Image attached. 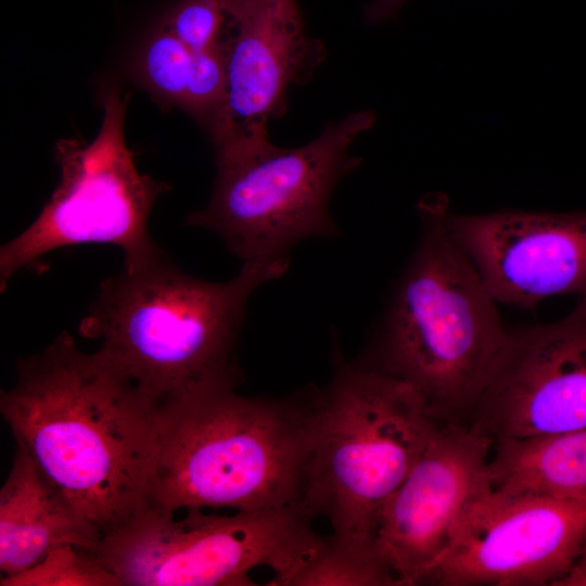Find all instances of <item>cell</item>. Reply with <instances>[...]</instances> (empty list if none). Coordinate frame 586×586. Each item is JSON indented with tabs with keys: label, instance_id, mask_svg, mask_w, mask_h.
I'll use <instances>...</instances> for the list:
<instances>
[{
	"label": "cell",
	"instance_id": "obj_2",
	"mask_svg": "<svg viewBox=\"0 0 586 586\" xmlns=\"http://www.w3.org/2000/svg\"><path fill=\"white\" fill-rule=\"evenodd\" d=\"M290 258L244 262L226 282L189 276L162 254L106 278L78 324L97 354L155 411L241 381L235 347L249 298Z\"/></svg>",
	"mask_w": 586,
	"mask_h": 586
},
{
	"label": "cell",
	"instance_id": "obj_12",
	"mask_svg": "<svg viewBox=\"0 0 586 586\" xmlns=\"http://www.w3.org/2000/svg\"><path fill=\"white\" fill-rule=\"evenodd\" d=\"M493 441L471 425L442 423L384 504L377 547L398 586L418 585L476 500L493 487Z\"/></svg>",
	"mask_w": 586,
	"mask_h": 586
},
{
	"label": "cell",
	"instance_id": "obj_7",
	"mask_svg": "<svg viewBox=\"0 0 586 586\" xmlns=\"http://www.w3.org/2000/svg\"><path fill=\"white\" fill-rule=\"evenodd\" d=\"M127 103L128 95L109 89L95 138L55 143L60 181L37 218L1 246V292L17 271L40 270L41 257L64 246L113 244L123 251L128 270L164 254L149 233L148 218L170 187L138 170L124 137Z\"/></svg>",
	"mask_w": 586,
	"mask_h": 586
},
{
	"label": "cell",
	"instance_id": "obj_13",
	"mask_svg": "<svg viewBox=\"0 0 586 586\" xmlns=\"http://www.w3.org/2000/svg\"><path fill=\"white\" fill-rule=\"evenodd\" d=\"M445 222L497 303L533 308L551 296H586V212L448 209Z\"/></svg>",
	"mask_w": 586,
	"mask_h": 586
},
{
	"label": "cell",
	"instance_id": "obj_9",
	"mask_svg": "<svg viewBox=\"0 0 586 586\" xmlns=\"http://www.w3.org/2000/svg\"><path fill=\"white\" fill-rule=\"evenodd\" d=\"M586 548V506L493 487L474 502L421 584L543 586Z\"/></svg>",
	"mask_w": 586,
	"mask_h": 586
},
{
	"label": "cell",
	"instance_id": "obj_17",
	"mask_svg": "<svg viewBox=\"0 0 586 586\" xmlns=\"http://www.w3.org/2000/svg\"><path fill=\"white\" fill-rule=\"evenodd\" d=\"M193 52L160 22L136 54L133 73L163 103L182 107Z\"/></svg>",
	"mask_w": 586,
	"mask_h": 586
},
{
	"label": "cell",
	"instance_id": "obj_1",
	"mask_svg": "<svg viewBox=\"0 0 586 586\" xmlns=\"http://www.w3.org/2000/svg\"><path fill=\"white\" fill-rule=\"evenodd\" d=\"M0 412L101 539L149 510L157 415L67 331L18 360L15 384L1 391Z\"/></svg>",
	"mask_w": 586,
	"mask_h": 586
},
{
	"label": "cell",
	"instance_id": "obj_21",
	"mask_svg": "<svg viewBox=\"0 0 586 586\" xmlns=\"http://www.w3.org/2000/svg\"><path fill=\"white\" fill-rule=\"evenodd\" d=\"M407 0H372L365 11L366 21L371 24L388 22L397 15Z\"/></svg>",
	"mask_w": 586,
	"mask_h": 586
},
{
	"label": "cell",
	"instance_id": "obj_19",
	"mask_svg": "<svg viewBox=\"0 0 586 586\" xmlns=\"http://www.w3.org/2000/svg\"><path fill=\"white\" fill-rule=\"evenodd\" d=\"M231 0H177L158 22L192 52L217 46L225 33Z\"/></svg>",
	"mask_w": 586,
	"mask_h": 586
},
{
	"label": "cell",
	"instance_id": "obj_16",
	"mask_svg": "<svg viewBox=\"0 0 586 586\" xmlns=\"http://www.w3.org/2000/svg\"><path fill=\"white\" fill-rule=\"evenodd\" d=\"M275 586H398L377 544H355L333 535Z\"/></svg>",
	"mask_w": 586,
	"mask_h": 586
},
{
	"label": "cell",
	"instance_id": "obj_4",
	"mask_svg": "<svg viewBox=\"0 0 586 586\" xmlns=\"http://www.w3.org/2000/svg\"><path fill=\"white\" fill-rule=\"evenodd\" d=\"M307 456V404L204 393L157 415L149 510L296 508Z\"/></svg>",
	"mask_w": 586,
	"mask_h": 586
},
{
	"label": "cell",
	"instance_id": "obj_6",
	"mask_svg": "<svg viewBox=\"0 0 586 586\" xmlns=\"http://www.w3.org/2000/svg\"><path fill=\"white\" fill-rule=\"evenodd\" d=\"M375 120L373 111L355 112L328 124L303 146L282 149L269 141L216 162L211 200L186 224L218 234L243 263L290 258L295 244L307 238L337 235L330 196L359 166L361 160L349 156L348 149Z\"/></svg>",
	"mask_w": 586,
	"mask_h": 586
},
{
	"label": "cell",
	"instance_id": "obj_11",
	"mask_svg": "<svg viewBox=\"0 0 586 586\" xmlns=\"http://www.w3.org/2000/svg\"><path fill=\"white\" fill-rule=\"evenodd\" d=\"M471 417L493 443L586 426V296L559 320L509 329Z\"/></svg>",
	"mask_w": 586,
	"mask_h": 586
},
{
	"label": "cell",
	"instance_id": "obj_8",
	"mask_svg": "<svg viewBox=\"0 0 586 586\" xmlns=\"http://www.w3.org/2000/svg\"><path fill=\"white\" fill-rule=\"evenodd\" d=\"M148 510L101 539L95 553L122 586L255 585L250 572L268 566L276 577L304 563L323 538L295 507L238 511L233 515L187 508Z\"/></svg>",
	"mask_w": 586,
	"mask_h": 586
},
{
	"label": "cell",
	"instance_id": "obj_22",
	"mask_svg": "<svg viewBox=\"0 0 586 586\" xmlns=\"http://www.w3.org/2000/svg\"><path fill=\"white\" fill-rule=\"evenodd\" d=\"M555 586H586V548Z\"/></svg>",
	"mask_w": 586,
	"mask_h": 586
},
{
	"label": "cell",
	"instance_id": "obj_5",
	"mask_svg": "<svg viewBox=\"0 0 586 586\" xmlns=\"http://www.w3.org/2000/svg\"><path fill=\"white\" fill-rule=\"evenodd\" d=\"M308 456L296 509L323 517L333 536L375 544L381 510L442 425L410 384L339 362L307 404Z\"/></svg>",
	"mask_w": 586,
	"mask_h": 586
},
{
	"label": "cell",
	"instance_id": "obj_15",
	"mask_svg": "<svg viewBox=\"0 0 586 586\" xmlns=\"http://www.w3.org/2000/svg\"><path fill=\"white\" fill-rule=\"evenodd\" d=\"M494 487L586 506V426L544 437L496 443Z\"/></svg>",
	"mask_w": 586,
	"mask_h": 586
},
{
	"label": "cell",
	"instance_id": "obj_14",
	"mask_svg": "<svg viewBox=\"0 0 586 586\" xmlns=\"http://www.w3.org/2000/svg\"><path fill=\"white\" fill-rule=\"evenodd\" d=\"M0 491L1 578L22 573L53 548L73 544L95 552L99 534L42 473L21 442Z\"/></svg>",
	"mask_w": 586,
	"mask_h": 586
},
{
	"label": "cell",
	"instance_id": "obj_3",
	"mask_svg": "<svg viewBox=\"0 0 586 586\" xmlns=\"http://www.w3.org/2000/svg\"><path fill=\"white\" fill-rule=\"evenodd\" d=\"M418 244L375 336L370 362L410 384L442 423L471 416L506 344L497 302L450 235L442 192L417 203Z\"/></svg>",
	"mask_w": 586,
	"mask_h": 586
},
{
	"label": "cell",
	"instance_id": "obj_10",
	"mask_svg": "<svg viewBox=\"0 0 586 586\" xmlns=\"http://www.w3.org/2000/svg\"><path fill=\"white\" fill-rule=\"evenodd\" d=\"M219 43L227 90L207 128L216 162L268 143L267 126L284 114L289 87L306 82L326 55L307 36L296 0H231Z\"/></svg>",
	"mask_w": 586,
	"mask_h": 586
},
{
	"label": "cell",
	"instance_id": "obj_20",
	"mask_svg": "<svg viewBox=\"0 0 586 586\" xmlns=\"http://www.w3.org/2000/svg\"><path fill=\"white\" fill-rule=\"evenodd\" d=\"M227 68L220 43L193 52L182 109L207 129L226 97Z\"/></svg>",
	"mask_w": 586,
	"mask_h": 586
},
{
	"label": "cell",
	"instance_id": "obj_18",
	"mask_svg": "<svg viewBox=\"0 0 586 586\" xmlns=\"http://www.w3.org/2000/svg\"><path fill=\"white\" fill-rule=\"evenodd\" d=\"M1 586H122L119 579L88 548L73 544L50 550L36 565L11 577Z\"/></svg>",
	"mask_w": 586,
	"mask_h": 586
}]
</instances>
